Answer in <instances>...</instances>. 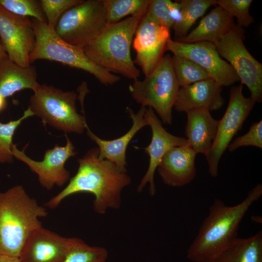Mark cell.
I'll list each match as a JSON object with an SVG mask.
<instances>
[{
  "label": "cell",
  "mask_w": 262,
  "mask_h": 262,
  "mask_svg": "<svg viewBox=\"0 0 262 262\" xmlns=\"http://www.w3.org/2000/svg\"><path fill=\"white\" fill-rule=\"evenodd\" d=\"M98 155V147H94L79 159L76 174L70 179L67 186L48 201L45 206L53 209L67 196L88 193L95 196L93 206L96 213L104 214L108 209H119L122 191L131 183V178L114 163L100 159Z\"/></svg>",
  "instance_id": "6da1fadb"
},
{
  "label": "cell",
  "mask_w": 262,
  "mask_h": 262,
  "mask_svg": "<svg viewBox=\"0 0 262 262\" xmlns=\"http://www.w3.org/2000/svg\"><path fill=\"white\" fill-rule=\"evenodd\" d=\"M262 195V185L259 183L235 206H227L223 201L215 199L187 250V258L193 262H217L223 251L238 237L240 223Z\"/></svg>",
  "instance_id": "7a4b0ae2"
},
{
  "label": "cell",
  "mask_w": 262,
  "mask_h": 262,
  "mask_svg": "<svg viewBox=\"0 0 262 262\" xmlns=\"http://www.w3.org/2000/svg\"><path fill=\"white\" fill-rule=\"evenodd\" d=\"M46 209L21 185L0 191V256L18 258L30 234L42 226Z\"/></svg>",
  "instance_id": "3957f363"
},
{
  "label": "cell",
  "mask_w": 262,
  "mask_h": 262,
  "mask_svg": "<svg viewBox=\"0 0 262 262\" xmlns=\"http://www.w3.org/2000/svg\"><path fill=\"white\" fill-rule=\"evenodd\" d=\"M146 11L112 24H106L99 34L82 48L98 66L112 73L135 81L140 77L131 54L136 30Z\"/></svg>",
  "instance_id": "277c9868"
},
{
  "label": "cell",
  "mask_w": 262,
  "mask_h": 262,
  "mask_svg": "<svg viewBox=\"0 0 262 262\" xmlns=\"http://www.w3.org/2000/svg\"><path fill=\"white\" fill-rule=\"evenodd\" d=\"M35 35L34 48L29 56L30 64L40 59L59 62L93 75L101 84L111 85L120 78L98 66L82 49L63 40L47 23L31 20Z\"/></svg>",
  "instance_id": "5b68a950"
},
{
  "label": "cell",
  "mask_w": 262,
  "mask_h": 262,
  "mask_svg": "<svg viewBox=\"0 0 262 262\" xmlns=\"http://www.w3.org/2000/svg\"><path fill=\"white\" fill-rule=\"evenodd\" d=\"M180 86L174 74L169 54L163 56L155 69L143 81H133L129 90L141 106L154 110L164 124H171L172 110Z\"/></svg>",
  "instance_id": "8992f818"
},
{
  "label": "cell",
  "mask_w": 262,
  "mask_h": 262,
  "mask_svg": "<svg viewBox=\"0 0 262 262\" xmlns=\"http://www.w3.org/2000/svg\"><path fill=\"white\" fill-rule=\"evenodd\" d=\"M77 98L74 91L39 84L31 97L29 107L45 124L65 132L82 133L87 123L84 116L77 112Z\"/></svg>",
  "instance_id": "52a82bcc"
},
{
  "label": "cell",
  "mask_w": 262,
  "mask_h": 262,
  "mask_svg": "<svg viewBox=\"0 0 262 262\" xmlns=\"http://www.w3.org/2000/svg\"><path fill=\"white\" fill-rule=\"evenodd\" d=\"M106 24L103 0H83L66 11L54 30L63 40L82 48L94 39Z\"/></svg>",
  "instance_id": "ba28073f"
},
{
  "label": "cell",
  "mask_w": 262,
  "mask_h": 262,
  "mask_svg": "<svg viewBox=\"0 0 262 262\" xmlns=\"http://www.w3.org/2000/svg\"><path fill=\"white\" fill-rule=\"evenodd\" d=\"M243 28L234 24L215 46L220 56L229 62L241 84L249 89L255 102L262 100V65L255 59L244 43Z\"/></svg>",
  "instance_id": "9c48e42d"
},
{
  "label": "cell",
  "mask_w": 262,
  "mask_h": 262,
  "mask_svg": "<svg viewBox=\"0 0 262 262\" xmlns=\"http://www.w3.org/2000/svg\"><path fill=\"white\" fill-rule=\"evenodd\" d=\"M242 89L241 84L231 88L227 110L218 120L215 138L205 155L209 172L213 177L218 175V164L222 155L233 136L241 129L256 103L250 97H245Z\"/></svg>",
  "instance_id": "30bf717a"
},
{
  "label": "cell",
  "mask_w": 262,
  "mask_h": 262,
  "mask_svg": "<svg viewBox=\"0 0 262 262\" xmlns=\"http://www.w3.org/2000/svg\"><path fill=\"white\" fill-rule=\"evenodd\" d=\"M0 38L9 59L22 66H30L35 35L28 17L12 14L0 5Z\"/></svg>",
  "instance_id": "8fae6325"
},
{
  "label": "cell",
  "mask_w": 262,
  "mask_h": 262,
  "mask_svg": "<svg viewBox=\"0 0 262 262\" xmlns=\"http://www.w3.org/2000/svg\"><path fill=\"white\" fill-rule=\"evenodd\" d=\"M166 50L196 63L221 86H229L239 81L233 68L221 58L215 45L212 43L199 41L185 43L170 38L167 42Z\"/></svg>",
  "instance_id": "7c38bea8"
},
{
  "label": "cell",
  "mask_w": 262,
  "mask_h": 262,
  "mask_svg": "<svg viewBox=\"0 0 262 262\" xmlns=\"http://www.w3.org/2000/svg\"><path fill=\"white\" fill-rule=\"evenodd\" d=\"M12 152L14 157L26 164L38 175L40 184L48 190L55 185L62 186L70 179V173L65 168V163L77 153L73 143L67 136L65 146L56 145L53 148L48 149L41 161L32 159L26 155L24 149L19 150L14 144Z\"/></svg>",
  "instance_id": "4fadbf2b"
},
{
  "label": "cell",
  "mask_w": 262,
  "mask_h": 262,
  "mask_svg": "<svg viewBox=\"0 0 262 262\" xmlns=\"http://www.w3.org/2000/svg\"><path fill=\"white\" fill-rule=\"evenodd\" d=\"M170 30L143 16L134 35L133 47L136 52L134 64L147 76L155 69L164 56Z\"/></svg>",
  "instance_id": "5bb4252c"
},
{
  "label": "cell",
  "mask_w": 262,
  "mask_h": 262,
  "mask_svg": "<svg viewBox=\"0 0 262 262\" xmlns=\"http://www.w3.org/2000/svg\"><path fill=\"white\" fill-rule=\"evenodd\" d=\"M144 116L151 129L152 138L149 145L144 148L149 157L148 167L138 184L137 191L141 192L148 183L149 195L153 196L156 193L154 174L162 158L171 148L187 145L188 142L186 138L175 136L167 131L151 108H146Z\"/></svg>",
  "instance_id": "9a60e30c"
},
{
  "label": "cell",
  "mask_w": 262,
  "mask_h": 262,
  "mask_svg": "<svg viewBox=\"0 0 262 262\" xmlns=\"http://www.w3.org/2000/svg\"><path fill=\"white\" fill-rule=\"evenodd\" d=\"M73 240L74 237H64L41 226L28 237L18 259L20 262H62Z\"/></svg>",
  "instance_id": "2e32d148"
},
{
  "label": "cell",
  "mask_w": 262,
  "mask_h": 262,
  "mask_svg": "<svg viewBox=\"0 0 262 262\" xmlns=\"http://www.w3.org/2000/svg\"><path fill=\"white\" fill-rule=\"evenodd\" d=\"M222 87L212 79L180 87L174 107L177 112L185 113L198 109L219 110L225 102Z\"/></svg>",
  "instance_id": "e0dca14e"
},
{
  "label": "cell",
  "mask_w": 262,
  "mask_h": 262,
  "mask_svg": "<svg viewBox=\"0 0 262 262\" xmlns=\"http://www.w3.org/2000/svg\"><path fill=\"white\" fill-rule=\"evenodd\" d=\"M196 155L188 145L170 149L157 168L164 183L180 187L191 182L196 175Z\"/></svg>",
  "instance_id": "ac0fdd59"
},
{
  "label": "cell",
  "mask_w": 262,
  "mask_h": 262,
  "mask_svg": "<svg viewBox=\"0 0 262 262\" xmlns=\"http://www.w3.org/2000/svg\"><path fill=\"white\" fill-rule=\"evenodd\" d=\"M146 107L141 106L136 113L130 107L127 108L130 117L132 121V125L129 131L122 136L112 140L102 139L95 135L90 130L87 124L85 129L87 135L98 146L99 150L98 157L114 163L120 171L127 172L126 151L128 146L138 131L148 123L144 114Z\"/></svg>",
  "instance_id": "d6986e66"
},
{
  "label": "cell",
  "mask_w": 262,
  "mask_h": 262,
  "mask_svg": "<svg viewBox=\"0 0 262 262\" xmlns=\"http://www.w3.org/2000/svg\"><path fill=\"white\" fill-rule=\"evenodd\" d=\"M186 113L187 121L185 134L188 146L196 154L205 155L215 138L218 120L215 119L210 111L206 109L193 110Z\"/></svg>",
  "instance_id": "ffe728a7"
},
{
  "label": "cell",
  "mask_w": 262,
  "mask_h": 262,
  "mask_svg": "<svg viewBox=\"0 0 262 262\" xmlns=\"http://www.w3.org/2000/svg\"><path fill=\"white\" fill-rule=\"evenodd\" d=\"M234 24L233 17L217 5L201 20L196 27L177 41L185 43L207 41L215 45Z\"/></svg>",
  "instance_id": "44dd1931"
},
{
  "label": "cell",
  "mask_w": 262,
  "mask_h": 262,
  "mask_svg": "<svg viewBox=\"0 0 262 262\" xmlns=\"http://www.w3.org/2000/svg\"><path fill=\"white\" fill-rule=\"evenodd\" d=\"M34 66H20L9 58L0 63V94L4 98L12 96L21 90L34 91L39 83Z\"/></svg>",
  "instance_id": "7402d4cb"
},
{
  "label": "cell",
  "mask_w": 262,
  "mask_h": 262,
  "mask_svg": "<svg viewBox=\"0 0 262 262\" xmlns=\"http://www.w3.org/2000/svg\"><path fill=\"white\" fill-rule=\"evenodd\" d=\"M217 262H262V231L247 238L237 237L223 251Z\"/></svg>",
  "instance_id": "603a6c76"
},
{
  "label": "cell",
  "mask_w": 262,
  "mask_h": 262,
  "mask_svg": "<svg viewBox=\"0 0 262 262\" xmlns=\"http://www.w3.org/2000/svg\"><path fill=\"white\" fill-rule=\"evenodd\" d=\"M181 6L180 22L172 28L175 41L183 38L196 20L202 16L207 10L217 4L215 0H178Z\"/></svg>",
  "instance_id": "cb8c5ba5"
},
{
  "label": "cell",
  "mask_w": 262,
  "mask_h": 262,
  "mask_svg": "<svg viewBox=\"0 0 262 262\" xmlns=\"http://www.w3.org/2000/svg\"><path fill=\"white\" fill-rule=\"evenodd\" d=\"M174 74L180 87L212 79L207 71L194 61L181 56L171 57Z\"/></svg>",
  "instance_id": "d4e9b609"
},
{
  "label": "cell",
  "mask_w": 262,
  "mask_h": 262,
  "mask_svg": "<svg viewBox=\"0 0 262 262\" xmlns=\"http://www.w3.org/2000/svg\"><path fill=\"white\" fill-rule=\"evenodd\" d=\"M107 24L117 23L123 17L147 11L150 0H103Z\"/></svg>",
  "instance_id": "484cf974"
},
{
  "label": "cell",
  "mask_w": 262,
  "mask_h": 262,
  "mask_svg": "<svg viewBox=\"0 0 262 262\" xmlns=\"http://www.w3.org/2000/svg\"><path fill=\"white\" fill-rule=\"evenodd\" d=\"M108 251L104 247L91 246L74 237L71 248L62 262H105Z\"/></svg>",
  "instance_id": "4316f807"
},
{
  "label": "cell",
  "mask_w": 262,
  "mask_h": 262,
  "mask_svg": "<svg viewBox=\"0 0 262 262\" xmlns=\"http://www.w3.org/2000/svg\"><path fill=\"white\" fill-rule=\"evenodd\" d=\"M33 115L30 108L28 107L19 119L7 123L0 122V164L13 162L14 156L12 147L14 145L13 138L15 132L24 119Z\"/></svg>",
  "instance_id": "83f0119b"
},
{
  "label": "cell",
  "mask_w": 262,
  "mask_h": 262,
  "mask_svg": "<svg viewBox=\"0 0 262 262\" xmlns=\"http://www.w3.org/2000/svg\"><path fill=\"white\" fill-rule=\"evenodd\" d=\"M0 5L8 12L20 16H31L37 20L47 23L40 0H0Z\"/></svg>",
  "instance_id": "f1b7e54d"
},
{
  "label": "cell",
  "mask_w": 262,
  "mask_h": 262,
  "mask_svg": "<svg viewBox=\"0 0 262 262\" xmlns=\"http://www.w3.org/2000/svg\"><path fill=\"white\" fill-rule=\"evenodd\" d=\"M252 0H217V5L224 9L231 17L237 19V25L247 27L254 21L249 13Z\"/></svg>",
  "instance_id": "f546056e"
},
{
  "label": "cell",
  "mask_w": 262,
  "mask_h": 262,
  "mask_svg": "<svg viewBox=\"0 0 262 262\" xmlns=\"http://www.w3.org/2000/svg\"><path fill=\"white\" fill-rule=\"evenodd\" d=\"M83 0H41L42 10L47 24L54 29L61 16L70 8L81 3Z\"/></svg>",
  "instance_id": "4dcf8cb0"
},
{
  "label": "cell",
  "mask_w": 262,
  "mask_h": 262,
  "mask_svg": "<svg viewBox=\"0 0 262 262\" xmlns=\"http://www.w3.org/2000/svg\"><path fill=\"white\" fill-rule=\"evenodd\" d=\"M169 0H150L145 15L151 20L170 29L174 22L170 16Z\"/></svg>",
  "instance_id": "1f68e13d"
},
{
  "label": "cell",
  "mask_w": 262,
  "mask_h": 262,
  "mask_svg": "<svg viewBox=\"0 0 262 262\" xmlns=\"http://www.w3.org/2000/svg\"><path fill=\"white\" fill-rule=\"evenodd\" d=\"M246 146H254L262 148V120L253 123L249 131L243 135L238 137L228 147L229 151Z\"/></svg>",
  "instance_id": "d6a6232c"
},
{
  "label": "cell",
  "mask_w": 262,
  "mask_h": 262,
  "mask_svg": "<svg viewBox=\"0 0 262 262\" xmlns=\"http://www.w3.org/2000/svg\"><path fill=\"white\" fill-rule=\"evenodd\" d=\"M170 16L174 22L173 27L178 25L180 22L181 11L180 4L179 1L175 2L171 1L170 5Z\"/></svg>",
  "instance_id": "836d02e7"
},
{
  "label": "cell",
  "mask_w": 262,
  "mask_h": 262,
  "mask_svg": "<svg viewBox=\"0 0 262 262\" xmlns=\"http://www.w3.org/2000/svg\"><path fill=\"white\" fill-rule=\"evenodd\" d=\"M0 262H20L18 258L0 256Z\"/></svg>",
  "instance_id": "e575fe53"
},
{
  "label": "cell",
  "mask_w": 262,
  "mask_h": 262,
  "mask_svg": "<svg viewBox=\"0 0 262 262\" xmlns=\"http://www.w3.org/2000/svg\"><path fill=\"white\" fill-rule=\"evenodd\" d=\"M7 105V103L6 98H4L0 94V113L6 109Z\"/></svg>",
  "instance_id": "d590c367"
},
{
  "label": "cell",
  "mask_w": 262,
  "mask_h": 262,
  "mask_svg": "<svg viewBox=\"0 0 262 262\" xmlns=\"http://www.w3.org/2000/svg\"><path fill=\"white\" fill-rule=\"evenodd\" d=\"M7 58H8L7 54L0 42V63Z\"/></svg>",
  "instance_id": "8d00e7d4"
}]
</instances>
